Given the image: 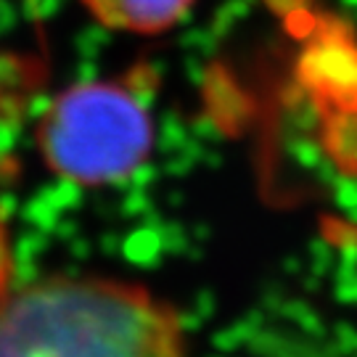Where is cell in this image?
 I'll list each match as a JSON object with an SVG mask.
<instances>
[{
    "label": "cell",
    "mask_w": 357,
    "mask_h": 357,
    "mask_svg": "<svg viewBox=\"0 0 357 357\" xmlns=\"http://www.w3.org/2000/svg\"><path fill=\"white\" fill-rule=\"evenodd\" d=\"M0 357H191V339L143 283L45 275L0 294Z\"/></svg>",
    "instance_id": "cell-1"
},
{
    "label": "cell",
    "mask_w": 357,
    "mask_h": 357,
    "mask_svg": "<svg viewBox=\"0 0 357 357\" xmlns=\"http://www.w3.org/2000/svg\"><path fill=\"white\" fill-rule=\"evenodd\" d=\"M40 151L59 178L109 185L138 172L153 143L151 106L132 77L79 82L59 93L38 128Z\"/></svg>",
    "instance_id": "cell-2"
},
{
    "label": "cell",
    "mask_w": 357,
    "mask_h": 357,
    "mask_svg": "<svg viewBox=\"0 0 357 357\" xmlns=\"http://www.w3.org/2000/svg\"><path fill=\"white\" fill-rule=\"evenodd\" d=\"M299 79L336 165L357 175V43L339 24H320L299 59Z\"/></svg>",
    "instance_id": "cell-3"
},
{
    "label": "cell",
    "mask_w": 357,
    "mask_h": 357,
    "mask_svg": "<svg viewBox=\"0 0 357 357\" xmlns=\"http://www.w3.org/2000/svg\"><path fill=\"white\" fill-rule=\"evenodd\" d=\"M106 26L128 32H162L188 11L191 0H82Z\"/></svg>",
    "instance_id": "cell-4"
},
{
    "label": "cell",
    "mask_w": 357,
    "mask_h": 357,
    "mask_svg": "<svg viewBox=\"0 0 357 357\" xmlns=\"http://www.w3.org/2000/svg\"><path fill=\"white\" fill-rule=\"evenodd\" d=\"M11 273H13V257H11V243H8V230L0 220V294H6L11 286Z\"/></svg>",
    "instance_id": "cell-5"
}]
</instances>
